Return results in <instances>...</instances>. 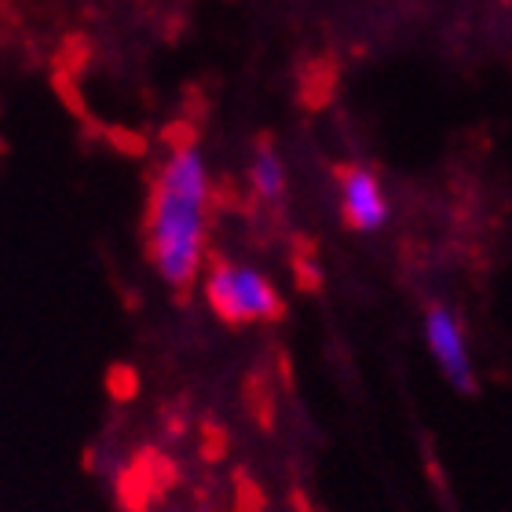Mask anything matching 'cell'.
<instances>
[{
    "label": "cell",
    "instance_id": "1",
    "mask_svg": "<svg viewBox=\"0 0 512 512\" xmlns=\"http://www.w3.org/2000/svg\"><path fill=\"white\" fill-rule=\"evenodd\" d=\"M209 209H213L209 161L198 143L180 139V143H172L165 161L154 172L147 227H143L150 267L176 293L191 289L202 275Z\"/></svg>",
    "mask_w": 512,
    "mask_h": 512
},
{
    "label": "cell",
    "instance_id": "4",
    "mask_svg": "<svg viewBox=\"0 0 512 512\" xmlns=\"http://www.w3.org/2000/svg\"><path fill=\"white\" fill-rule=\"evenodd\" d=\"M337 191H341V213L352 231L377 235L392 220V202L384 194V183L366 165H344L337 172Z\"/></svg>",
    "mask_w": 512,
    "mask_h": 512
},
{
    "label": "cell",
    "instance_id": "2",
    "mask_svg": "<svg viewBox=\"0 0 512 512\" xmlns=\"http://www.w3.org/2000/svg\"><path fill=\"white\" fill-rule=\"evenodd\" d=\"M205 304L213 315L227 326H253V322H275L282 319V293L275 282L249 264L235 260H216L205 267L202 278Z\"/></svg>",
    "mask_w": 512,
    "mask_h": 512
},
{
    "label": "cell",
    "instance_id": "5",
    "mask_svg": "<svg viewBox=\"0 0 512 512\" xmlns=\"http://www.w3.org/2000/svg\"><path fill=\"white\" fill-rule=\"evenodd\" d=\"M249 187H253L256 198L267 205H278L286 198V165H282L275 147L260 143V147L253 150V161H249Z\"/></svg>",
    "mask_w": 512,
    "mask_h": 512
},
{
    "label": "cell",
    "instance_id": "3",
    "mask_svg": "<svg viewBox=\"0 0 512 512\" xmlns=\"http://www.w3.org/2000/svg\"><path fill=\"white\" fill-rule=\"evenodd\" d=\"M425 344L432 363L439 366L443 381L461 395H476L480 392V377H476V363H472L469 352V337L461 330V319L447 304H428L425 311Z\"/></svg>",
    "mask_w": 512,
    "mask_h": 512
}]
</instances>
